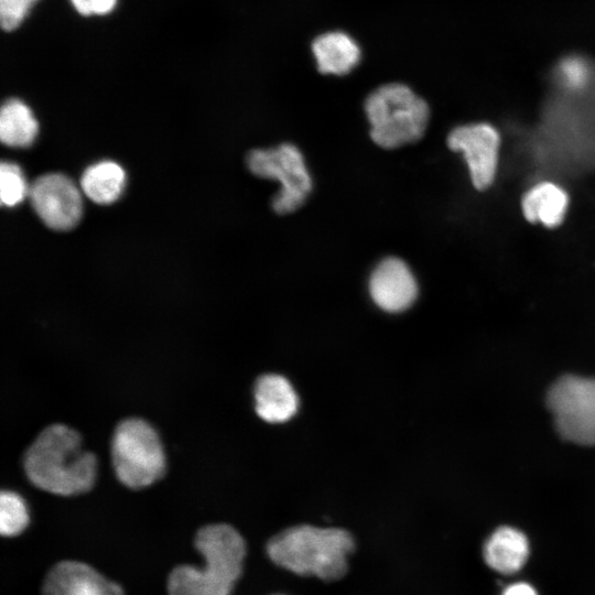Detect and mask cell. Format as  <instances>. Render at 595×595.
Returning a JSON list of instances; mask_svg holds the SVG:
<instances>
[{"mask_svg":"<svg viewBox=\"0 0 595 595\" xmlns=\"http://www.w3.org/2000/svg\"><path fill=\"white\" fill-rule=\"evenodd\" d=\"M569 205L567 193L556 184L542 182L531 187L522 197L523 216L530 223L558 227L564 219Z\"/></svg>","mask_w":595,"mask_h":595,"instance_id":"9a60e30c","label":"cell"},{"mask_svg":"<svg viewBox=\"0 0 595 595\" xmlns=\"http://www.w3.org/2000/svg\"><path fill=\"white\" fill-rule=\"evenodd\" d=\"M255 401L258 415L270 423L290 420L299 408V399L292 385L277 374L258 378L255 386Z\"/></svg>","mask_w":595,"mask_h":595,"instance_id":"7c38bea8","label":"cell"},{"mask_svg":"<svg viewBox=\"0 0 595 595\" xmlns=\"http://www.w3.org/2000/svg\"><path fill=\"white\" fill-rule=\"evenodd\" d=\"M547 402L563 439L595 445V378L563 376L550 388Z\"/></svg>","mask_w":595,"mask_h":595,"instance_id":"52a82bcc","label":"cell"},{"mask_svg":"<svg viewBox=\"0 0 595 595\" xmlns=\"http://www.w3.org/2000/svg\"><path fill=\"white\" fill-rule=\"evenodd\" d=\"M111 457L118 479L140 489L159 480L165 473V454L156 431L147 421L129 418L121 421L111 442Z\"/></svg>","mask_w":595,"mask_h":595,"instance_id":"5b68a950","label":"cell"},{"mask_svg":"<svg viewBox=\"0 0 595 595\" xmlns=\"http://www.w3.org/2000/svg\"><path fill=\"white\" fill-rule=\"evenodd\" d=\"M42 595H125L122 587L94 566L73 560L53 565L42 584Z\"/></svg>","mask_w":595,"mask_h":595,"instance_id":"8fae6325","label":"cell"},{"mask_svg":"<svg viewBox=\"0 0 595 595\" xmlns=\"http://www.w3.org/2000/svg\"><path fill=\"white\" fill-rule=\"evenodd\" d=\"M125 182L126 174L119 164L112 161H101L85 170L80 187L93 202L110 204L121 195Z\"/></svg>","mask_w":595,"mask_h":595,"instance_id":"2e32d148","label":"cell"},{"mask_svg":"<svg viewBox=\"0 0 595 595\" xmlns=\"http://www.w3.org/2000/svg\"><path fill=\"white\" fill-rule=\"evenodd\" d=\"M370 137L383 149L419 141L426 130V101L403 84L391 83L375 89L365 101Z\"/></svg>","mask_w":595,"mask_h":595,"instance_id":"277c9868","label":"cell"},{"mask_svg":"<svg viewBox=\"0 0 595 595\" xmlns=\"http://www.w3.org/2000/svg\"><path fill=\"white\" fill-rule=\"evenodd\" d=\"M275 595H282V594H275Z\"/></svg>","mask_w":595,"mask_h":595,"instance_id":"cb8c5ba5","label":"cell"},{"mask_svg":"<svg viewBox=\"0 0 595 595\" xmlns=\"http://www.w3.org/2000/svg\"><path fill=\"white\" fill-rule=\"evenodd\" d=\"M30 513L23 498L13 491L0 495V534L2 538H15L30 526Z\"/></svg>","mask_w":595,"mask_h":595,"instance_id":"d6986e66","label":"cell"},{"mask_svg":"<svg viewBox=\"0 0 595 595\" xmlns=\"http://www.w3.org/2000/svg\"><path fill=\"white\" fill-rule=\"evenodd\" d=\"M28 184L21 169L11 162L0 166V196L2 205L13 207L29 195Z\"/></svg>","mask_w":595,"mask_h":595,"instance_id":"ffe728a7","label":"cell"},{"mask_svg":"<svg viewBox=\"0 0 595 595\" xmlns=\"http://www.w3.org/2000/svg\"><path fill=\"white\" fill-rule=\"evenodd\" d=\"M529 553V541L526 534L507 526L496 529L488 537L483 549L486 564L502 574H512L521 570Z\"/></svg>","mask_w":595,"mask_h":595,"instance_id":"4fadbf2b","label":"cell"},{"mask_svg":"<svg viewBox=\"0 0 595 595\" xmlns=\"http://www.w3.org/2000/svg\"><path fill=\"white\" fill-rule=\"evenodd\" d=\"M312 52L321 73L345 75L360 61V48L348 34L339 31L324 33L312 44Z\"/></svg>","mask_w":595,"mask_h":595,"instance_id":"5bb4252c","label":"cell"},{"mask_svg":"<svg viewBox=\"0 0 595 595\" xmlns=\"http://www.w3.org/2000/svg\"><path fill=\"white\" fill-rule=\"evenodd\" d=\"M29 196L37 216L52 229L68 230L82 217L80 193L66 175L50 173L37 177L29 188Z\"/></svg>","mask_w":595,"mask_h":595,"instance_id":"9c48e42d","label":"cell"},{"mask_svg":"<svg viewBox=\"0 0 595 595\" xmlns=\"http://www.w3.org/2000/svg\"><path fill=\"white\" fill-rule=\"evenodd\" d=\"M194 545L203 562L175 566L167 578L169 595H232L248 555L242 534L226 522L206 523L197 529Z\"/></svg>","mask_w":595,"mask_h":595,"instance_id":"6da1fadb","label":"cell"},{"mask_svg":"<svg viewBox=\"0 0 595 595\" xmlns=\"http://www.w3.org/2000/svg\"><path fill=\"white\" fill-rule=\"evenodd\" d=\"M447 145L464 154L476 190L485 191L491 186L500 147V136L494 126L488 122L458 126L450 132Z\"/></svg>","mask_w":595,"mask_h":595,"instance_id":"ba28073f","label":"cell"},{"mask_svg":"<svg viewBox=\"0 0 595 595\" xmlns=\"http://www.w3.org/2000/svg\"><path fill=\"white\" fill-rule=\"evenodd\" d=\"M502 595H538L537 591L526 582H517L507 586Z\"/></svg>","mask_w":595,"mask_h":595,"instance_id":"603a6c76","label":"cell"},{"mask_svg":"<svg viewBox=\"0 0 595 595\" xmlns=\"http://www.w3.org/2000/svg\"><path fill=\"white\" fill-rule=\"evenodd\" d=\"M355 549L353 536L342 528L299 524L272 537L266 547L278 566L304 577L337 581L348 571Z\"/></svg>","mask_w":595,"mask_h":595,"instance_id":"3957f363","label":"cell"},{"mask_svg":"<svg viewBox=\"0 0 595 595\" xmlns=\"http://www.w3.org/2000/svg\"><path fill=\"white\" fill-rule=\"evenodd\" d=\"M553 75L562 88L582 91L591 86L595 77V65L585 55L573 53L558 61Z\"/></svg>","mask_w":595,"mask_h":595,"instance_id":"ac0fdd59","label":"cell"},{"mask_svg":"<svg viewBox=\"0 0 595 595\" xmlns=\"http://www.w3.org/2000/svg\"><path fill=\"white\" fill-rule=\"evenodd\" d=\"M247 165L253 175L275 178L281 183V191L272 199V208L277 214L293 213L305 203L312 191V178L303 155L291 143L251 150L247 155Z\"/></svg>","mask_w":595,"mask_h":595,"instance_id":"8992f818","label":"cell"},{"mask_svg":"<svg viewBox=\"0 0 595 595\" xmlns=\"http://www.w3.org/2000/svg\"><path fill=\"white\" fill-rule=\"evenodd\" d=\"M36 1H39V0H36Z\"/></svg>","mask_w":595,"mask_h":595,"instance_id":"d4e9b609","label":"cell"},{"mask_svg":"<svg viewBox=\"0 0 595 595\" xmlns=\"http://www.w3.org/2000/svg\"><path fill=\"white\" fill-rule=\"evenodd\" d=\"M39 125L33 112L22 100L8 99L0 112V138L9 147L24 148L33 143Z\"/></svg>","mask_w":595,"mask_h":595,"instance_id":"e0dca14e","label":"cell"},{"mask_svg":"<svg viewBox=\"0 0 595 595\" xmlns=\"http://www.w3.org/2000/svg\"><path fill=\"white\" fill-rule=\"evenodd\" d=\"M36 2V0H0L2 29L13 31L19 28Z\"/></svg>","mask_w":595,"mask_h":595,"instance_id":"44dd1931","label":"cell"},{"mask_svg":"<svg viewBox=\"0 0 595 595\" xmlns=\"http://www.w3.org/2000/svg\"><path fill=\"white\" fill-rule=\"evenodd\" d=\"M73 8L82 15H106L113 11L118 0H69Z\"/></svg>","mask_w":595,"mask_h":595,"instance_id":"7402d4cb","label":"cell"},{"mask_svg":"<svg viewBox=\"0 0 595 595\" xmlns=\"http://www.w3.org/2000/svg\"><path fill=\"white\" fill-rule=\"evenodd\" d=\"M96 467V457L84 450L79 434L64 424L44 429L24 455L30 482L60 496L88 491L95 483Z\"/></svg>","mask_w":595,"mask_h":595,"instance_id":"7a4b0ae2","label":"cell"},{"mask_svg":"<svg viewBox=\"0 0 595 595\" xmlns=\"http://www.w3.org/2000/svg\"><path fill=\"white\" fill-rule=\"evenodd\" d=\"M418 283L408 264L396 257L382 259L369 278V293L381 310L399 313L418 296Z\"/></svg>","mask_w":595,"mask_h":595,"instance_id":"30bf717a","label":"cell"}]
</instances>
